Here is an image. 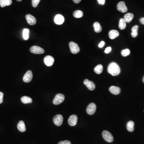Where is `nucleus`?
<instances>
[{
	"mask_svg": "<svg viewBox=\"0 0 144 144\" xmlns=\"http://www.w3.org/2000/svg\"><path fill=\"white\" fill-rule=\"evenodd\" d=\"M108 73L113 76L119 75L120 73V67L115 62H112L108 66Z\"/></svg>",
	"mask_w": 144,
	"mask_h": 144,
	"instance_id": "obj_1",
	"label": "nucleus"
},
{
	"mask_svg": "<svg viewBox=\"0 0 144 144\" xmlns=\"http://www.w3.org/2000/svg\"><path fill=\"white\" fill-rule=\"evenodd\" d=\"M65 99V96L61 93H59L56 94L53 100V103L55 105H59L62 103Z\"/></svg>",
	"mask_w": 144,
	"mask_h": 144,
	"instance_id": "obj_2",
	"label": "nucleus"
},
{
	"mask_svg": "<svg viewBox=\"0 0 144 144\" xmlns=\"http://www.w3.org/2000/svg\"><path fill=\"white\" fill-rule=\"evenodd\" d=\"M69 45L70 51L72 53L76 54L79 52L80 49L76 43L73 42H70L69 43Z\"/></svg>",
	"mask_w": 144,
	"mask_h": 144,
	"instance_id": "obj_3",
	"label": "nucleus"
},
{
	"mask_svg": "<svg viewBox=\"0 0 144 144\" xmlns=\"http://www.w3.org/2000/svg\"><path fill=\"white\" fill-rule=\"evenodd\" d=\"M102 136L103 138L107 142H112L114 140L113 136L112 134L107 130H104L102 132Z\"/></svg>",
	"mask_w": 144,
	"mask_h": 144,
	"instance_id": "obj_4",
	"label": "nucleus"
},
{
	"mask_svg": "<svg viewBox=\"0 0 144 144\" xmlns=\"http://www.w3.org/2000/svg\"><path fill=\"white\" fill-rule=\"evenodd\" d=\"M63 121V117L61 115H57L54 117L53 121L54 123L57 126H60L62 125Z\"/></svg>",
	"mask_w": 144,
	"mask_h": 144,
	"instance_id": "obj_5",
	"label": "nucleus"
},
{
	"mask_svg": "<svg viewBox=\"0 0 144 144\" xmlns=\"http://www.w3.org/2000/svg\"><path fill=\"white\" fill-rule=\"evenodd\" d=\"M30 50L31 52L35 54H42L44 52V50L43 49L36 46H33L31 47Z\"/></svg>",
	"mask_w": 144,
	"mask_h": 144,
	"instance_id": "obj_6",
	"label": "nucleus"
},
{
	"mask_svg": "<svg viewBox=\"0 0 144 144\" xmlns=\"http://www.w3.org/2000/svg\"><path fill=\"white\" fill-rule=\"evenodd\" d=\"M33 78V74L32 71L28 70L25 74L23 78V80L25 83H30L31 81H32Z\"/></svg>",
	"mask_w": 144,
	"mask_h": 144,
	"instance_id": "obj_7",
	"label": "nucleus"
},
{
	"mask_svg": "<svg viewBox=\"0 0 144 144\" xmlns=\"http://www.w3.org/2000/svg\"><path fill=\"white\" fill-rule=\"evenodd\" d=\"M117 9L118 11L122 13H126L128 9L125 2L123 1H121L119 3H118L117 5Z\"/></svg>",
	"mask_w": 144,
	"mask_h": 144,
	"instance_id": "obj_8",
	"label": "nucleus"
},
{
	"mask_svg": "<svg viewBox=\"0 0 144 144\" xmlns=\"http://www.w3.org/2000/svg\"><path fill=\"white\" fill-rule=\"evenodd\" d=\"M44 64L47 66L51 67L54 63L55 59L53 57L51 56L48 55L44 57Z\"/></svg>",
	"mask_w": 144,
	"mask_h": 144,
	"instance_id": "obj_9",
	"label": "nucleus"
},
{
	"mask_svg": "<svg viewBox=\"0 0 144 144\" xmlns=\"http://www.w3.org/2000/svg\"><path fill=\"white\" fill-rule=\"evenodd\" d=\"M96 109V106L94 103H91L86 108V112L89 115H93L95 112Z\"/></svg>",
	"mask_w": 144,
	"mask_h": 144,
	"instance_id": "obj_10",
	"label": "nucleus"
},
{
	"mask_svg": "<svg viewBox=\"0 0 144 144\" xmlns=\"http://www.w3.org/2000/svg\"><path fill=\"white\" fill-rule=\"evenodd\" d=\"M83 83L91 91H93L95 89V85L94 83L88 79H85L83 81Z\"/></svg>",
	"mask_w": 144,
	"mask_h": 144,
	"instance_id": "obj_11",
	"label": "nucleus"
},
{
	"mask_svg": "<svg viewBox=\"0 0 144 144\" xmlns=\"http://www.w3.org/2000/svg\"><path fill=\"white\" fill-rule=\"evenodd\" d=\"M78 117L75 115H73L69 117L68 119V123L70 126H75L77 123Z\"/></svg>",
	"mask_w": 144,
	"mask_h": 144,
	"instance_id": "obj_12",
	"label": "nucleus"
},
{
	"mask_svg": "<svg viewBox=\"0 0 144 144\" xmlns=\"http://www.w3.org/2000/svg\"><path fill=\"white\" fill-rule=\"evenodd\" d=\"M54 21L56 24L58 25H60L63 23L65 21V18L62 15H56L54 18Z\"/></svg>",
	"mask_w": 144,
	"mask_h": 144,
	"instance_id": "obj_13",
	"label": "nucleus"
},
{
	"mask_svg": "<svg viewBox=\"0 0 144 144\" xmlns=\"http://www.w3.org/2000/svg\"><path fill=\"white\" fill-rule=\"evenodd\" d=\"M26 21L30 25H34L36 23V19L32 15L28 14L26 16Z\"/></svg>",
	"mask_w": 144,
	"mask_h": 144,
	"instance_id": "obj_14",
	"label": "nucleus"
},
{
	"mask_svg": "<svg viewBox=\"0 0 144 144\" xmlns=\"http://www.w3.org/2000/svg\"><path fill=\"white\" fill-rule=\"evenodd\" d=\"M109 91L110 93L115 95H117L120 93V89L117 86H112L109 88Z\"/></svg>",
	"mask_w": 144,
	"mask_h": 144,
	"instance_id": "obj_15",
	"label": "nucleus"
},
{
	"mask_svg": "<svg viewBox=\"0 0 144 144\" xmlns=\"http://www.w3.org/2000/svg\"><path fill=\"white\" fill-rule=\"evenodd\" d=\"M119 35V32L115 30H112L110 31L109 33V36L111 39H114L118 37Z\"/></svg>",
	"mask_w": 144,
	"mask_h": 144,
	"instance_id": "obj_16",
	"label": "nucleus"
},
{
	"mask_svg": "<svg viewBox=\"0 0 144 144\" xmlns=\"http://www.w3.org/2000/svg\"><path fill=\"white\" fill-rule=\"evenodd\" d=\"M17 128L21 132H24L26 130L25 124L23 120H21L18 122L17 125Z\"/></svg>",
	"mask_w": 144,
	"mask_h": 144,
	"instance_id": "obj_17",
	"label": "nucleus"
},
{
	"mask_svg": "<svg viewBox=\"0 0 144 144\" xmlns=\"http://www.w3.org/2000/svg\"><path fill=\"white\" fill-rule=\"evenodd\" d=\"M134 17V15L131 13H128L124 16V19L126 23H129L131 21Z\"/></svg>",
	"mask_w": 144,
	"mask_h": 144,
	"instance_id": "obj_18",
	"label": "nucleus"
},
{
	"mask_svg": "<svg viewBox=\"0 0 144 144\" xmlns=\"http://www.w3.org/2000/svg\"><path fill=\"white\" fill-rule=\"evenodd\" d=\"M12 3V0H0V5L1 7L10 6Z\"/></svg>",
	"mask_w": 144,
	"mask_h": 144,
	"instance_id": "obj_19",
	"label": "nucleus"
},
{
	"mask_svg": "<svg viewBox=\"0 0 144 144\" xmlns=\"http://www.w3.org/2000/svg\"><path fill=\"white\" fill-rule=\"evenodd\" d=\"M93 26L94 27V31L96 33H99L101 32L102 28L100 23L97 22H96L93 24Z\"/></svg>",
	"mask_w": 144,
	"mask_h": 144,
	"instance_id": "obj_20",
	"label": "nucleus"
},
{
	"mask_svg": "<svg viewBox=\"0 0 144 144\" xmlns=\"http://www.w3.org/2000/svg\"><path fill=\"white\" fill-rule=\"evenodd\" d=\"M135 123L133 121H129L127 124V128L128 131L132 132L134 130Z\"/></svg>",
	"mask_w": 144,
	"mask_h": 144,
	"instance_id": "obj_21",
	"label": "nucleus"
},
{
	"mask_svg": "<svg viewBox=\"0 0 144 144\" xmlns=\"http://www.w3.org/2000/svg\"><path fill=\"white\" fill-rule=\"evenodd\" d=\"M21 101L24 104H28V103H31L33 101V100L31 97L25 96H23L21 98Z\"/></svg>",
	"mask_w": 144,
	"mask_h": 144,
	"instance_id": "obj_22",
	"label": "nucleus"
},
{
	"mask_svg": "<svg viewBox=\"0 0 144 144\" xmlns=\"http://www.w3.org/2000/svg\"><path fill=\"white\" fill-rule=\"evenodd\" d=\"M103 71V66L101 64H99L96 67L94 68V71L97 74H101Z\"/></svg>",
	"mask_w": 144,
	"mask_h": 144,
	"instance_id": "obj_23",
	"label": "nucleus"
},
{
	"mask_svg": "<svg viewBox=\"0 0 144 144\" xmlns=\"http://www.w3.org/2000/svg\"><path fill=\"white\" fill-rule=\"evenodd\" d=\"M138 25H135L132 28L131 35L132 37L135 38L138 35Z\"/></svg>",
	"mask_w": 144,
	"mask_h": 144,
	"instance_id": "obj_24",
	"label": "nucleus"
},
{
	"mask_svg": "<svg viewBox=\"0 0 144 144\" xmlns=\"http://www.w3.org/2000/svg\"><path fill=\"white\" fill-rule=\"evenodd\" d=\"M73 15L76 18H81L83 16V13L80 10H76L73 13Z\"/></svg>",
	"mask_w": 144,
	"mask_h": 144,
	"instance_id": "obj_25",
	"label": "nucleus"
},
{
	"mask_svg": "<svg viewBox=\"0 0 144 144\" xmlns=\"http://www.w3.org/2000/svg\"><path fill=\"white\" fill-rule=\"evenodd\" d=\"M119 28L120 30L125 29L126 27V23L124 18H120L119 21Z\"/></svg>",
	"mask_w": 144,
	"mask_h": 144,
	"instance_id": "obj_26",
	"label": "nucleus"
},
{
	"mask_svg": "<svg viewBox=\"0 0 144 144\" xmlns=\"http://www.w3.org/2000/svg\"><path fill=\"white\" fill-rule=\"evenodd\" d=\"M29 30L27 28H25L23 31V37L25 40H28L29 38Z\"/></svg>",
	"mask_w": 144,
	"mask_h": 144,
	"instance_id": "obj_27",
	"label": "nucleus"
},
{
	"mask_svg": "<svg viewBox=\"0 0 144 144\" xmlns=\"http://www.w3.org/2000/svg\"><path fill=\"white\" fill-rule=\"evenodd\" d=\"M121 53V55L123 56V57H127V56L130 55V51L129 49H124V50L122 51Z\"/></svg>",
	"mask_w": 144,
	"mask_h": 144,
	"instance_id": "obj_28",
	"label": "nucleus"
},
{
	"mask_svg": "<svg viewBox=\"0 0 144 144\" xmlns=\"http://www.w3.org/2000/svg\"><path fill=\"white\" fill-rule=\"evenodd\" d=\"M41 0H32V6L33 7H37L38 5H39V3L40 2Z\"/></svg>",
	"mask_w": 144,
	"mask_h": 144,
	"instance_id": "obj_29",
	"label": "nucleus"
},
{
	"mask_svg": "<svg viewBox=\"0 0 144 144\" xmlns=\"http://www.w3.org/2000/svg\"><path fill=\"white\" fill-rule=\"evenodd\" d=\"M58 144H71V143L70 141L66 140L65 141H61Z\"/></svg>",
	"mask_w": 144,
	"mask_h": 144,
	"instance_id": "obj_30",
	"label": "nucleus"
},
{
	"mask_svg": "<svg viewBox=\"0 0 144 144\" xmlns=\"http://www.w3.org/2000/svg\"><path fill=\"white\" fill-rule=\"evenodd\" d=\"M4 94L2 92H0V104H1L3 102V98Z\"/></svg>",
	"mask_w": 144,
	"mask_h": 144,
	"instance_id": "obj_31",
	"label": "nucleus"
},
{
	"mask_svg": "<svg viewBox=\"0 0 144 144\" xmlns=\"http://www.w3.org/2000/svg\"><path fill=\"white\" fill-rule=\"evenodd\" d=\"M111 51V48L110 47H107L106 49H105V51H104V52L108 54Z\"/></svg>",
	"mask_w": 144,
	"mask_h": 144,
	"instance_id": "obj_32",
	"label": "nucleus"
},
{
	"mask_svg": "<svg viewBox=\"0 0 144 144\" xmlns=\"http://www.w3.org/2000/svg\"><path fill=\"white\" fill-rule=\"evenodd\" d=\"M97 1L99 4L101 5H104L105 3V0H97Z\"/></svg>",
	"mask_w": 144,
	"mask_h": 144,
	"instance_id": "obj_33",
	"label": "nucleus"
},
{
	"mask_svg": "<svg viewBox=\"0 0 144 144\" xmlns=\"http://www.w3.org/2000/svg\"><path fill=\"white\" fill-rule=\"evenodd\" d=\"M104 44H105V43H104V41H101V42L99 43V48H102V47H103V46H104Z\"/></svg>",
	"mask_w": 144,
	"mask_h": 144,
	"instance_id": "obj_34",
	"label": "nucleus"
},
{
	"mask_svg": "<svg viewBox=\"0 0 144 144\" xmlns=\"http://www.w3.org/2000/svg\"><path fill=\"white\" fill-rule=\"evenodd\" d=\"M140 22L141 24L144 25V17H143L140 19Z\"/></svg>",
	"mask_w": 144,
	"mask_h": 144,
	"instance_id": "obj_35",
	"label": "nucleus"
},
{
	"mask_svg": "<svg viewBox=\"0 0 144 144\" xmlns=\"http://www.w3.org/2000/svg\"><path fill=\"white\" fill-rule=\"evenodd\" d=\"M73 0L76 4L79 3L81 1V0Z\"/></svg>",
	"mask_w": 144,
	"mask_h": 144,
	"instance_id": "obj_36",
	"label": "nucleus"
},
{
	"mask_svg": "<svg viewBox=\"0 0 144 144\" xmlns=\"http://www.w3.org/2000/svg\"><path fill=\"white\" fill-rule=\"evenodd\" d=\"M143 81L144 83V76H143Z\"/></svg>",
	"mask_w": 144,
	"mask_h": 144,
	"instance_id": "obj_37",
	"label": "nucleus"
},
{
	"mask_svg": "<svg viewBox=\"0 0 144 144\" xmlns=\"http://www.w3.org/2000/svg\"><path fill=\"white\" fill-rule=\"evenodd\" d=\"M17 1H18V2H21V1L22 0H17Z\"/></svg>",
	"mask_w": 144,
	"mask_h": 144,
	"instance_id": "obj_38",
	"label": "nucleus"
},
{
	"mask_svg": "<svg viewBox=\"0 0 144 144\" xmlns=\"http://www.w3.org/2000/svg\"></svg>",
	"mask_w": 144,
	"mask_h": 144,
	"instance_id": "obj_39",
	"label": "nucleus"
}]
</instances>
